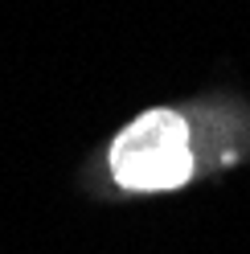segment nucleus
<instances>
[{"label":"nucleus","instance_id":"f257e3e1","mask_svg":"<svg viewBox=\"0 0 250 254\" xmlns=\"http://www.w3.org/2000/svg\"><path fill=\"white\" fill-rule=\"evenodd\" d=\"M111 177L135 193H164L193 177L189 127L177 111H144L111 144Z\"/></svg>","mask_w":250,"mask_h":254}]
</instances>
